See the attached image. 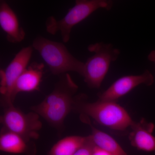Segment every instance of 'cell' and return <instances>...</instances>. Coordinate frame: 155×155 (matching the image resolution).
<instances>
[{"label":"cell","mask_w":155,"mask_h":155,"mask_svg":"<svg viewBox=\"0 0 155 155\" xmlns=\"http://www.w3.org/2000/svg\"><path fill=\"white\" fill-rule=\"evenodd\" d=\"M78 86L69 73L61 75L54 90L31 110L44 118L50 125L61 129L68 114L73 110L75 95Z\"/></svg>","instance_id":"obj_1"},{"label":"cell","mask_w":155,"mask_h":155,"mask_svg":"<svg viewBox=\"0 0 155 155\" xmlns=\"http://www.w3.org/2000/svg\"><path fill=\"white\" fill-rule=\"evenodd\" d=\"M73 110L113 130L123 131L134 122L127 111L117 102L98 99L89 102L83 94L75 96Z\"/></svg>","instance_id":"obj_2"},{"label":"cell","mask_w":155,"mask_h":155,"mask_svg":"<svg viewBox=\"0 0 155 155\" xmlns=\"http://www.w3.org/2000/svg\"><path fill=\"white\" fill-rule=\"evenodd\" d=\"M32 47L38 52L53 75L73 72L82 76L84 63L72 55L62 43L38 36L34 40Z\"/></svg>","instance_id":"obj_3"},{"label":"cell","mask_w":155,"mask_h":155,"mask_svg":"<svg viewBox=\"0 0 155 155\" xmlns=\"http://www.w3.org/2000/svg\"><path fill=\"white\" fill-rule=\"evenodd\" d=\"M114 2L110 0H77L75 5L69 9L68 13L61 20L53 16L47 19L45 25L48 33L55 35L61 32L62 40L65 43L70 38L72 28L99 9L111 10Z\"/></svg>","instance_id":"obj_4"},{"label":"cell","mask_w":155,"mask_h":155,"mask_svg":"<svg viewBox=\"0 0 155 155\" xmlns=\"http://www.w3.org/2000/svg\"><path fill=\"white\" fill-rule=\"evenodd\" d=\"M87 50L94 53L84 63L82 77L91 88H99L107 74L111 63L119 58L120 50L111 44L98 42L89 45Z\"/></svg>","instance_id":"obj_5"},{"label":"cell","mask_w":155,"mask_h":155,"mask_svg":"<svg viewBox=\"0 0 155 155\" xmlns=\"http://www.w3.org/2000/svg\"><path fill=\"white\" fill-rule=\"evenodd\" d=\"M1 122L3 129L17 134L28 142L39 138V132L42 127L37 113L32 111L25 114L14 105L5 107Z\"/></svg>","instance_id":"obj_6"},{"label":"cell","mask_w":155,"mask_h":155,"mask_svg":"<svg viewBox=\"0 0 155 155\" xmlns=\"http://www.w3.org/2000/svg\"><path fill=\"white\" fill-rule=\"evenodd\" d=\"M31 46L23 48L17 53L5 69L0 70L1 103L5 107L13 104L12 94L20 75L28 67L33 51Z\"/></svg>","instance_id":"obj_7"},{"label":"cell","mask_w":155,"mask_h":155,"mask_svg":"<svg viewBox=\"0 0 155 155\" xmlns=\"http://www.w3.org/2000/svg\"><path fill=\"white\" fill-rule=\"evenodd\" d=\"M154 78L149 70L140 75L122 76L114 81L107 89L98 95V99L117 102L118 100L129 93L141 84L152 85Z\"/></svg>","instance_id":"obj_8"},{"label":"cell","mask_w":155,"mask_h":155,"mask_svg":"<svg viewBox=\"0 0 155 155\" xmlns=\"http://www.w3.org/2000/svg\"><path fill=\"white\" fill-rule=\"evenodd\" d=\"M155 127L154 124L143 118L134 121L128 137L131 145L138 150L155 154V136L153 134Z\"/></svg>","instance_id":"obj_9"},{"label":"cell","mask_w":155,"mask_h":155,"mask_svg":"<svg viewBox=\"0 0 155 155\" xmlns=\"http://www.w3.org/2000/svg\"><path fill=\"white\" fill-rule=\"evenodd\" d=\"M0 26L9 42L19 43L25 38V31L19 25L17 14L5 1L0 2Z\"/></svg>","instance_id":"obj_10"},{"label":"cell","mask_w":155,"mask_h":155,"mask_svg":"<svg viewBox=\"0 0 155 155\" xmlns=\"http://www.w3.org/2000/svg\"><path fill=\"white\" fill-rule=\"evenodd\" d=\"M45 65L34 62L28 66L20 75L14 87L12 101L14 102L20 93H29L38 91L43 75Z\"/></svg>","instance_id":"obj_11"},{"label":"cell","mask_w":155,"mask_h":155,"mask_svg":"<svg viewBox=\"0 0 155 155\" xmlns=\"http://www.w3.org/2000/svg\"><path fill=\"white\" fill-rule=\"evenodd\" d=\"M80 116L81 121L89 125L91 128V134L90 136L96 146L107 151L112 155H128L114 137L94 127L87 116Z\"/></svg>","instance_id":"obj_12"},{"label":"cell","mask_w":155,"mask_h":155,"mask_svg":"<svg viewBox=\"0 0 155 155\" xmlns=\"http://www.w3.org/2000/svg\"><path fill=\"white\" fill-rule=\"evenodd\" d=\"M28 141L21 136L3 129L0 136V150L3 152L20 154L28 150Z\"/></svg>","instance_id":"obj_13"},{"label":"cell","mask_w":155,"mask_h":155,"mask_svg":"<svg viewBox=\"0 0 155 155\" xmlns=\"http://www.w3.org/2000/svg\"><path fill=\"white\" fill-rule=\"evenodd\" d=\"M87 136L72 135L60 140L52 147L48 155H74L86 141Z\"/></svg>","instance_id":"obj_14"},{"label":"cell","mask_w":155,"mask_h":155,"mask_svg":"<svg viewBox=\"0 0 155 155\" xmlns=\"http://www.w3.org/2000/svg\"><path fill=\"white\" fill-rule=\"evenodd\" d=\"M94 146L90 136H88L85 143L78 150L74 155H92Z\"/></svg>","instance_id":"obj_15"},{"label":"cell","mask_w":155,"mask_h":155,"mask_svg":"<svg viewBox=\"0 0 155 155\" xmlns=\"http://www.w3.org/2000/svg\"><path fill=\"white\" fill-rule=\"evenodd\" d=\"M92 155H112L107 151L94 146Z\"/></svg>","instance_id":"obj_16"},{"label":"cell","mask_w":155,"mask_h":155,"mask_svg":"<svg viewBox=\"0 0 155 155\" xmlns=\"http://www.w3.org/2000/svg\"><path fill=\"white\" fill-rule=\"evenodd\" d=\"M149 61L155 64V50H153L149 54L147 57Z\"/></svg>","instance_id":"obj_17"}]
</instances>
